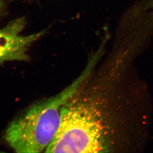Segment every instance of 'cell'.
<instances>
[{
    "mask_svg": "<svg viewBox=\"0 0 153 153\" xmlns=\"http://www.w3.org/2000/svg\"><path fill=\"white\" fill-rule=\"evenodd\" d=\"M84 79L81 75L59 94L32 105L10 123L4 138L15 152H45L58 132L63 105L79 89Z\"/></svg>",
    "mask_w": 153,
    "mask_h": 153,
    "instance_id": "cell-2",
    "label": "cell"
},
{
    "mask_svg": "<svg viewBox=\"0 0 153 153\" xmlns=\"http://www.w3.org/2000/svg\"><path fill=\"white\" fill-rule=\"evenodd\" d=\"M107 126L100 99L79 89L63 105L58 132L45 152H107Z\"/></svg>",
    "mask_w": 153,
    "mask_h": 153,
    "instance_id": "cell-1",
    "label": "cell"
},
{
    "mask_svg": "<svg viewBox=\"0 0 153 153\" xmlns=\"http://www.w3.org/2000/svg\"><path fill=\"white\" fill-rule=\"evenodd\" d=\"M0 7H1V1H0Z\"/></svg>",
    "mask_w": 153,
    "mask_h": 153,
    "instance_id": "cell-4",
    "label": "cell"
},
{
    "mask_svg": "<svg viewBox=\"0 0 153 153\" xmlns=\"http://www.w3.org/2000/svg\"><path fill=\"white\" fill-rule=\"evenodd\" d=\"M25 25V19L19 18L0 29V65L7 62L29 59L28 50L43 35L44 32L23 36L21 33Z\"/></svg>",
    "mask_w": 153,
    "mask_h": 153,
    "instance_id": "cell-3",
    "label": "cell"
}]
</instances>
